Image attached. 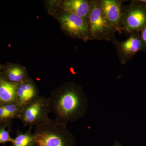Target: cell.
I'll use <instances>...</instances> for the list:
<instances>
[{"mask_svg":"<svg viewBox=\"0 0 146 146\" xmlns=\"http://www.w3.org/2000/svg\"><path fill=\"white\" fill-rule=\"evenodd\" d=\"M51 112L56 119L65 123L84 117L89 106L88 98L81 86L73 82L64 84L49 97Z\"/></svg>","mask_w":146,"mask_h":146,"instance_id":"cell-1","label":"cell"},{"mask_svg":"<svg viewBox=\"0 0 146 146\" xmlns=\"http://www.w3.org/2000/svg\"><path fill=\"white\" fill-rule=\"evenodd\" d=\"M67 124L50 119L35 125V141L37 146H75L74 136Z\"/></svg>","mask_w":146,"mask_h":146,"instance_id":"cell-2","label":"cell"},{"mask_svg":"<svg viewBox=\"0 0 146 146\" xmlns=\"http://www.w3.org/2000/svg\"><path fill=\"white\" fill-rule=\"evenodd\" d=\"M90 39L114 41L116 31L104 15L99 1H92L88 20Z\"/></svg>","mask_w":146,"mask_h":146,"instance_id":"cell-3","label":"cell"},{"mask_svg":"<svg viewBox=\"0 0 146 146\" xmlns=\"http://www.w3.org/2000/svg\"><path fill=\"white\" fill-rule=\"evenodd\" d=\"M50 105L48 98L39 96L38 98L22 108L19 119L24 126H33L44 122L50 118Z\"/></svg>","mask_w":146,"mask_h":146,"instance_id":"cell-4","label":"cell"},{"mask_svg":"<svg viewBox=\"0 0 146 146\" xmlns=\"http://www.w3.org/2000/svg\"><path fill=\"white\" fill-rule=\"evenodd\" d=\"M58 19L61 28L69 36L84 41L90 40L89 25L83 18L62 10Z\"/></svg>","mask_w":146,"mask_h":146,"instance_id":"cell-5","label":"cell"},{"mask_svg":"<svg viewBox=\"0 0 146 146\" xmlns=\"http://www.w3.org/2000/svg\"><path fill=\"white\" fill-rule=\"evenodd\" d=\"M133 4L123 13V29L129 33L141 31L146 26V3Z\"/></svg>","mask_w":146,"mask_h":146,"instance_id":"cell-6","label":"cell"},{"mask_svg":"<svg viewBox=\"0 0 146 146\" xmlns=\"http://www.w3.org/2000/svg\"><path fill=\"white\" fill-rule=\"evenodd\" d=\"M102 11L107 21L115 31L120 32L123 29V13L121 2L117 0L99 1Z\"/></svg>","mask_w":146,"mask_h":146,"instance_id":"cell-7","label":"cell"},{"mask_svg":"<svg viewBox=\"0 0 146 146\" xmlns=\"http://www.w3.org/2000/svg\"><path fill=\"white\" fill-rule=\"evenodd\" d=\"M39 96L36 84L29 78L19 83L16 90V102L22 107L29 104Z\"/></svg>","mask_w":146,"mask_h":146,"instance_id":"cell-8","label":"cell"},{"mask_svg":"<svg viewBox=\"0 0 146 146\" xmlns=\"http://www.w3.org/2000/svg\"><path fill=\"white\" fill-rule=\"evenodd\" d=\"M135 32H133V34L125 41L119 43L116 42L120 59L123 64L126 63L136 53L143 49L141 36Z\"/></svg>","mask_w":146,"mask_h":146,"instance_id":"cell-9","label":"cell"},{"mask_svg":"<svg viewBox=\"0 0 146 146\" xmlns=\"http://www.w3.org/2000/svg\"><path fill=\"white\" fill-rule=\"evenodd\" d=\"M91 1L86 0H65L60 3L59 7L63 11L81 17L88 23Z\"/></svg>","mask_w":146,"mask_h":146,"instance_id":"cell-10","label":"cell"},{"mask_svg":"<svg viewBox=\"0 0 146 146\" xmlns=\"http://www.w3.org/2000/svg\"><path fill=\"white\" fill-rule=\"evenodd\" d=\"M18 84L9 81L0 76V104L16 102Z\"/></svg>","mask_w":146,"mask_h":146,"instance_id":"cell-11","label":"cell"},{"mask_svg":"<svg viewBox=\"0 0 146 146\" xmlns=\"http://www.w3.org/2000/svg\"><path fill=\"white\" fill-rule=\"evenodd\" d=\"M22 108L16 102L0 104V123L19 119Z\"/></svg>","mask_w":146,"mask_h":146,"instance_id":"cell-12","label":"cell"},{"mask_svg":"<svg viewBox=\"0 0 146 146\" xmlns=\"http://www.w3.org/2000/svg\"><path fill=\"white\" fill-rule=\"evenodd\" d=\"M6 80L19 84L29 78L25 68L19 65H14L7 68L1 76Z\"/></svg>","mask_w":146,"mask_h":146,"instance_id":"cell-13","label":"cell"},{"mask_svg":"<svg viewBox=\"0 0 146 146\" xmlns=\"http://www.w3.org/2000/svg\"><path fill=\"white\" fill-rule=\"evenodd\" d=\"M32 129L33 126H30L26 132L18 131L16 137L13 138L11 143L12 146H30L35 143L34 133L32 132Z\"/></svg>","mask_w":146,"mask_h":146,"instance_id":"cell-14","label":"cell"},{"mask_svg":"<svg viewBox=\"0 0 146 146\" xmlns=\"http://www.w3.org/2000/svg\"><path fill=\"white\" fill-rule=\"evenodd\" d=\"M11 122V121L0 123V145L13 141L10 134Z\"/></svg>","mask_w":146,"mask_h":146,"instance_id":"cell-15","label":"cell"},{"mask_svg":"<svg viewBox=\"0 0 146 146\" xmlns=\"http://www.w3.org/2000/svg\"><path fill=\"white\" fill-rule=\"evenodd\" d=\"M141 38L143 43V49L146 48V26L141 30Z\"/></svg>","mask_w":146,"mask_h":146,"instance_id":"cell-16","label":"cell"},{"mask_svg":"<svg viewBox=\"0 0 146 146\" xmlns=\"http://www.w3.org/2000/svg\"><path fill=\"white\" fill-rule=\"evenodd\" d=\"M113 146H123L122 145H120L119 143H118V142L117 141H116V142H115V144H114V145Z\"/></svg>","mask_w":146,"mask_h":146,"instance_id":"cell-17","label":"cell"},{"mask_svg":"<svg viewBox=\"0 0 146 146\" xmlns=\"http://www.w3.org/2000/svg\"><path fill=\"white\" fill-rule=\"evenodd\" d=\"M30 146H37V145H36V144L35 143L33 144V145H31Z\"/></svg>","mask_w":146,"mask_h":146,"instance_id":"cell-18","label":"cell"}]
</instances>
